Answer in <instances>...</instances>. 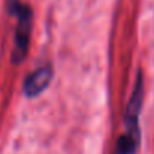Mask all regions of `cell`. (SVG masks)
<instances>
[{
	"label": "cell",
	"mask_w": 154,
	"mask_h": 154,
	"mask_svg": "<svg viewBox=\"0 0 154 154\" xmlns=\"http://www.w3.org/2000/svg\"><path fill=\"white\" fill-rule=\"evenodd\" d=\"M143 74L142 71L137 72L136 82L125 109V131L118 137L116 146L113 154H136L139 146H140V125H139V118L142 112V104H143Z\"/></svg>",
	"instance_id": "1"
},
{
	"label": "cell",
	"mask_w": 154,
	"mask_h": 154,
	"mask_svg": "<svg viewBox=\"0 0 154 154\" xmlns=\"http://www.w3.org/2000/svg\"><path fill=\"white\" fill-rule=\"evenodd\" d=\"M9 12L17 17V27H15L14 48L11 59L14 63H21L29 51L30 35L33 27V12L27 5L21 3L20 0H9Z\"/></svg>",
	"instance_id": "2"
},
{
	"label": "cell",
	"mask_w": 154,
	"mask_h": 154,
	"mask_svg": "<svg viewBox=\"0 0 154 154\" xmlns=\"http://www.w3.org/2000/svg\"><path fill=\"white\" fill-rule=\"evenodd\" d=\"M53 79V66L50 63L42 65L36 68L33 72H30L23 83V94L27 98H35L41 95L50 85Z\"/></svg>",
	"instance_id": "3"
}]
</instances>
